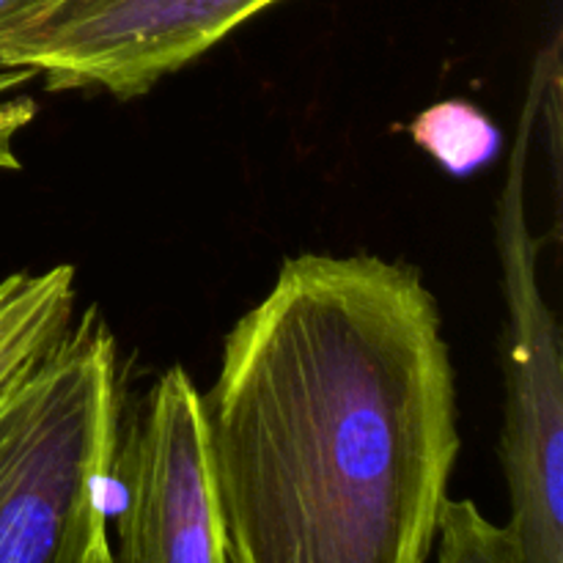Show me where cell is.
Here are the masks:
<instances>
[{"label":"cell","mask_w":563,"mask_h":563,"mask_svg":"<svg viewBox=\"0 0 563 563\" xmlns=\"http://www.w3.org/2000/svg\"><path fill=\"white\" fill-rule=\"evenodd\" d=\"M410 137L440 168L462 179L493 163L500 148L498 126L465 99H445L423 110L410 124Z\"/></svg>","instance_id":"52a82bcc"},{"label":"cell","mask_w":563,"mask_h":563,"mask_svg":"<svg viewBox=\"0 0 563 563\" xmlns=\"http://www.w3.org/2000/svg\"><path fill=\"white\" fill-rule=\"evenodd\" d=\"M58 3L60 0H0V36L36 20L38 14H44V11Z\"/></svg>","instance_id":"8fae6325"},{"label":"cell","mask_w":563,"mask_h":563,"mask_svg":"<svg viewBox=\"0 0 563 563\" xmlns=\"http://www.w3.org/2000/svg\"><path fill=\"white\" fill-rule=\"evenodd\" d=\"M31 80L33 71L27 69H0V170H20L22 165L14 143L20 132L36 119L38 108L31 97H11V91Z\"/></svg>","instance_id":"9c48e42d"},{"label":"cell","mask_w":563,"mask_h":563,"mask_svg":"<svg viewBox=\"0 0 563 563\" xmlns=\"http://www.w3.org/2000/svg\"><path fill=\"white\" fill-rule=\"evenodd\" d=\"M278 0H60L0 36V69H27L44 91L135 99L192 64Z\"/></svg>","instance_id":"277c9868"},{"label":"cell","mask_w":563,"mask_h":563,"mask_svg":"<svg viewBox=\"0 0 563 563\" xmlns=\"http://www.w3.org/2000/svg\"><path fill=\"white\" fill-rule=\"evenodd\" d=\"M64 563H113L110 561V539H108V511L93 517L77 542L71 544Z\"/></svg>","instance_id":"30bf717a"},{"label":"cell","mask_w":563,"mask_h":563,"mask_svg":"<svg viewBox=\"0 0 563 563\" xmlns=\"http://www.w3.org/2000/svg\"><path fill=\"white\" fill-rule=\"evenodd\" d=\"M438 563H517L506 526H495L473 500H443L438 517Z\"/></svg>","instance_id":"ba28073f"},{"label":"cell","mask_w":563,"mask_h":563,"mask_svg":"<svg viewBox=\"0 0 563 563\" xmlns=\"http://www.w3.org/2000/svg\"><path fill=\"white\" fill-rule=\"evenodd\" d=\"M119 361L97 308L0 405V563H64L108 511Z\"/></svg>","instance_id":"7a4b0ae2"},{"label":"cell","mask_w":563,"mask_h":563,"mask_svg":"<svg viewBox=\"0 0 563 563\" xmlns=\"http://www.w3.org/2000/svg\"><path fill=\"white\" fill-rule=\"evenodd\" d=\"M203 416L229 563H427L460 427L416 267L286 258L225 335Z\"/></svg>","instance_id":"6da1fadb"},{"label":"cell","mask_w":563,"mask_h":563,"mask_svg":"<svg viewBox=\"0 0 563 563\" xmlns=\"http://www.w3.org/2000/svg\"><path fill=\"white\" fill-rule=\"evenodd\" d=\"M75 300L71 264L0 280V405L69 335Z\"/></svg>","instance_id":"8992f818"},{"label":"cell","mask_w":563,"mask_h":563,"mask_svg":"<svg viewBox=\"0 0 563 563\" xmlns=\"http://www.w3.org/2000/svg\"><path fill=\"white\" fill-rule=\"evenodd\" d=\"M110 478L121 482L110 561L229 563L203 394L181 366L148 390Z\"/></svg>","instance_id":"5b68a950"},{"label":"cell","mask_w":563,"mask_h":563,"mask_svg":"<svg viewBox=\"0 0 563 563\" xmlns=\"http://www.w3.org/2000/svg\"><path fill=\"white\" fill-rule=\"evenodd\" d=\"M559 36L539 53L528 82L506 181L495 209V245L506 300V405L500 465L509 484L506 526L517 563H563V368L561 330L537 273L539 242L528 223V154Z\"/></svg>","instance_id":"3957f363"}]
</instances>
